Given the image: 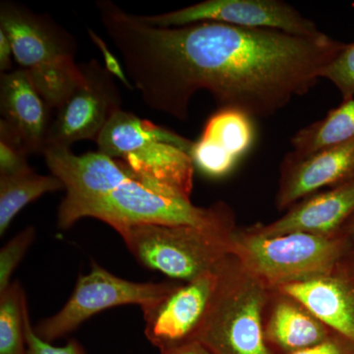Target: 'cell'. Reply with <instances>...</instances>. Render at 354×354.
<instances>
[{
	"mask_svg": "<svg viewBox=\"0 0 354 354\" xmlns=\"http://www.w3.org/2000/svg\"><path fill=\"white\" fill-rule=\"evenodd\" d=\"M14 53L12 44L3 30L0 29V71L1 73L12 71Z\"/></svg>",
	"mask_w": 354,
	"mask_h": 354,
	"instance_id": "cell-30",
	"label": "cell"
},
{
	"mask_svg": "<svg viewBox=\"0 0 354 354\" xmlns=\"http://www.w3.org/2000/svg\"><path fill=\"white\" fill-rule=\"evenodd\" d=\"M142 18L158 27L216 22L251 29L278 30L297 36L323 34L313 21L281 0H206L178 10Z\"/></svg>",
	"mask_w": 354,
	"mask_h": 354,
	"instance_id": "cell-12",
	"label": "cell"
},
{
	"mask_svg": "<svg viewBox=\"0 0 354 354\" xmlns=\"http://www.w3.org/2000/svg\"><path fill=\"white\" fill-rule=\"evenodd\" d=\"M322 78L334 84L344 102L354 99V43L346 44L342 53L324 70Z\"/></svg>",
	"mask_w": 354,
	"mask_h": 354,
	"instance_id": "cell-24",
	"label": "cell"
},
{
	"mask_svg": "<svg viewBox=\"0 0 354 354\" xmlns=\"http://www.w3.org/2000/svg\"><path fill=\"white\" fill-rule=\"evenodd\" d=\"M27 354H87L76 339H70L64 346H55L41 339L35 333L31 321L27 326Z\"/></svg>",
	"mask_w": 354,
	"mask_h": 354,
	"instance_id": "cell-26",
	"label": "cell"
},
{
	"mask_svg": "<svg viewBox=\"0 0 354 354\" xmlns=\"http://www.w3.org/2000/svg\"><path fill=\"white\" fill-rule=\"evenodd\" d=\"M171 354H212L208 349L202 346L199 342L189 344V346H184V348L178 349Z\"/></svg>",
	"mask_w": 354,
	"mask_h": 354,
	"instance_id": "cell-31",
	"label": "cell"
},
{
	"mask_svg": "<svg viewBox=\"0 0 354 354\" xmlns=\"http://www.w3.org/2000/svg\"><path fill=\"white\" fill-rule=\"evenodd\" d=\"M191 158L195 167L209 177L227 176L237 162L234 156L202 139L195 142Z\"/></svg>",
	"mask_w": 354,
	"mask_h": 354,
	"instance_id": "cell-23",
	"label": "cell"
},
{
	"mask_svg": "<svg viewBox=\"0 0 354 354\" xmlns=\"http://www.w3.org/2000/svg\"><path fill=\"white\" fill-rule=\"evenodd\" d=\"M28 158L23 149L0 133V176H14L32 169Z\"/></svg>",
	"mask_w": 354,
	"mask_h": 354,
	"instance_id": "cell-25",
	"label": "cell"
},
{
	"mask_svg": "<svg viewBox=\"0 0 354 354\" xmlns=\"http://www.w3.org/2000/svg\"><path fill=\"white\" fill-rule=\"evenodd\" d=\"M354 178V139L307 157L286 153L279 169L276 207L290 209L324 187Z\"/></svg>",
	"mask_w": 354,
	"mask_h": 354,
	"instance_id": "cell-14",
	"label": "cell"
},
{
	"mask_svg": "<svg viewBox=\"0 0 354 354\" xmlns=\"http://www.w3.org/2000/svg\"><path fill=\"white\" fill-rule=\"evenodd\" d=\"M85 80L53 114L46 148H71L83 140L97 141L122 104L114 77L95 58L80 64ZM44 149V150H46Z\"/></svg>",
	"mask_w": 354,
	"mask_h": 354,
	"instance_id": "cell-10",
	"label": "cell"
},
{
	"mask_svg": "<svg viewBox=\"0 0 354 354\" xmlns=\"http://www.w3.org/2000/svg\"><path fill=\"white\" fill-rule=\"evenodd\" d=\"M290 354H354V346L334 332L320 344Z\"/></svg>",
	"mask_w": 354,
	"mask_h": 354,
	"instance_id": "cell-28",
	"label": "cell"
},
{
	"mask_svg": "<svg viewBox=\"0 0 354 354\" xmlns=\"http://www.w3.org/2000/svg\"><path fill=\"white\" fill-rule=\"evenodd\" d=\"M62 189L64 185L57 177L41 176L34 169L0 176V235L6 234L11 221L28 204L46 193Z\"/></svg>",
	"mask_w": 354,
	"mask_h": 354,
	"instance_id": "cell-19",
	"label": "cell"
},
{
	"mask_svg": "<svg viewBox=\"0 0 354 354\" xmlns=\"http://www.w3.org/2000/svg\"><path fill=\"white\" fill-rule=\"evenodd\" d=\"M178 283H136L114 276L93 262L90 272L77 279L64 306L55 315L41 320L34 328L35 333L44 341H57L104 310L123 305H139L143 308L165 297Z\"/></svg>",
	"mask_w": 354,
	"mask_h": 354,
	"instance_id": "cell-8",
	"label": "cell"
},
{
	"mask_svg": "<svg viewBox=\"0 0 354 354\" xmlns=\"http://www.w3.org/2000/svg\"><path fill=\"white\" fill-rule=\"evenodd\" d=\"M263 330L272 354H290L320 344L333 330L304 304L271 288L263 312Z\"/></svg>",
	"mask_w": 354,
	"mask_h": 354,
	"instance_id": "cell-16",
	"label": "cell"
},
{
	"mask_svg": "<svg viewBox=\"0 0 354 354\" xmlns=\"http://www.w3.org/2000/svg\"><path fill=\"white\" fill-rule=\"evenodd\" d=\"M216 271L181 283L157 301L143 307L145 335L160 354L197 342L218 286Z\"/></svg>",
	"mask_w": 354,
	"mask_h": 354,
	"instance_id": "cell-11",
	"label": "cell"
},
{
	"mask_svg": "<svg viewBox=\"0 0 354 354\" xmlns=\"http://www.w3.org/2000/svg\"><path fill=\"white\" fill-rule=\"evenodd\" d=\"M234 230L141 223L118 232L140 265L186 283L215 271L230 254Z\"/></svg>",
	"mask_w": 354,
	"mask_h": 354,
	"instance_id": "cell-6",
	"label": "cell"
},
{
	"mask_svg": "<svg viewBox=\"0 0 354 354\" xmlns=\"http://www.w3.org/2000/svg\"><path fill=\"white\" fill-rule=\"evenodd\" d=\"M88 35L91 41L99 48V50H101L102 58H104V67H106L109 73L113 77H116L125 87L129 88V90H134L131 81L129 80L127 72H125L124 67L120 64L118 58L114 57L113 53L109 50L106 41L94 30L90 29V28L88 29Z\"/></svg>",
	"mask_w": 354,
	"mask_h": 354,
	"instance_id": "cell-27",
	"label": "cell"
},
{
	"mask_svg": "<svg viewBox=\"0 0 354 354\" xmlns=\"http://www.w3.org/2000/svg\"><path fill=\"white\" fill-rule=\"evenodd\" d=\"M354 215V178L317 192L293 205L278 220L247 227L260 236L302 232L316 235L339 234L346 221Z\"/></svg>",
	"mask_w": 354,
	"mask_h": 354,
	"instance_id": "cell-15",
	"label": "cell"
},
{
	"mask_svg": "<svg viewBox=\"0 0 354 354\" xmlns=\"http://www.w3.org/2000/svg\"><path fill=\"white\" fill-rule=\"evenodd\" d=\"M339 234L344 243V253L339 265L354 272V215L346 221Z\"/></svg>",
	"mask_w": 354,
	"mask_h": 354,
	"instance_id": "cell-29",
	"label": "cell"
},
{
	"mask_svg": "<svg viewBox=\"0 0 354 354\" xmlns=\"http://www.w3.org/2000/svg\"><path fill=\"white\" fill-rule=\"evenodd\" d=\"M230 252L255 278L270 288L325 276L341 263V234L293 232L264 237L246 227L230 235Z\"/></svg>",
	"mask_w": 354,
	"mask_h": 354,
	"instance_id": "cell-5",
	"label": "cell"
},
{
	"mask_svg": "<svg viewBox=\"0 0 354 354\" xmlns=\"http://www.w3.org/2000/svg\"><path fill=\"white\" fill-rule=\"evenodd\" d=\"M95 143L97 152L124 162L141 180L190 199L195 142L121 109Z\"/></svg>",
	"mask_w": 354,
	"mask_h": 354,
	"instance_id": "cell-3",
	"label": "cell"
},
{
	"mask_svg": "<svg viewBox=\"0 0 354 354\" xmlns=\"http://www.w3.org/2000/svg\"><path fill=\"white\" fill-rule=\"evenodd\" d=\"M299 300L354 346V272L342 265L325 276L278 288Z\"/></svg>",
	"mask_w": 354,
	"mask_h": 354,
	"instance_id": "cell-17",
	"label": "cell"
},
{
	"mask_svg": "<svg viewBox=\"0 0 354 354\" xmlns=\"http://www.w3.org/2000/svg\"><path fill=\"white\" fill-rule=\"evenodd\" d=\"M200 139L239 160L252 145L254 128L251 118L232 109H218L209 118Z\"/></svg>",
	"mask_w": 354,
	"mask_h": 354,
	"instance_id": "cell-21",
	"label": "cell"
},
{
	"mask_svg": "<svg viewBox=\"0 0 354 354\" xmlns=\"http://www.w3.org/2000/svg\"><path fill=\"white\" fill-rule=\"evenodd\" d=\"M0 133L28 156L44 153L55 111L19 67L0 74Z\"/></svg>",
	"mask_w": 354,
	"mask_h": 354,
	"instance_id": "cell-13",
	"label": "cell"
},
{
	"mask_svg": "<svg viewBox=\"0 0 354 354\" xmlns=\"http://www.w3.org/2000/svg\"><path fill=\"white\" fill-rule=\"evenodd\" d=\"M95 6L142 101L180 121L199 91L218 109L274 115L307 94L346 44L324 32L304 37L216 22L158 27L111 0Z\"/></svg>",
	"mask_w": 354,
	"mask_h": 354,
	"instance_id": "cell-1",
	"label": "cell"
},
{
	"mask_svg": "<svg viewBox=\"0 0 354 354\" xmlns=\"http://www.w3.org/2000/svg\"><path fill=\"white\" fill-rule=\"evenodd\" d=\"M53 176L66 190L57 214V225L68 230L81 218H88L95 203L106 196L130 174L124 162L100 152L77 156L71 148L50 147L43 153Z\"/></svg>",
	"mask_w": 354,
	"mask_h": 354,
	"instance_id": "cell-9",
	"label": "cell"
},
{
	"mask_svg": "<svg viewBox=\"0 0 354 354\" xmlns=\"http://www.w3.org/2000/svg\"><path fill=\"white\" fill-rule=\"evenodd\" d=\"M36 236V230L32 225L25 227L15 235L0 250V293L12 283L11 278L17 266L24 258Z\"/></svg>",
	"mask_w": 354,
	"mask_h": 354,
	"instance_id": "cell-22",
	"label": "cell"
},
{
	"mask_svg": "<svg viewBox=\"0 0 354 354\" xmlns=\"http://www.w3.org/2000/svg\"><path fill=\"white\" fill-rule=\"evenodd\" d=\"M88 218L104 221L116 232L141 223L223 230L237 227L234 211L225 202H216L207 208L197 207L189 198L145 183L131 171L122 183L95 203Z\"/></svg>",
	"mask_w": 354,
	"mask_h": 354,
	"instance_id": "cell-7",
	"label": "cell"
},
{
	"mask_svg": "<svg viewBox=\"0 0 354 354\" xmlns=\"http://www.w3.org/2000/svg\"><path fill=\"white\" fill-rule=\"evenodd\" d=\"M353 139L354 99L342 102L341 106L329 111L323 120L295 133L290 140V153L297 157H307Z\"/></svg>",
	"mask_w": 354,
	"mask_h": 354,
	"instance_id": "cell-18",
	"label": "cell"
},
{
	"mask_svg": "<svg viewBox=\"0 0 354 354\" xmlns=\"http://www.w3.org/2000/svg\"><path fill=\"white\" fill-rule=\"evenodd\" d=\"M0 29L12 44L16 64L27 72L53 111L85 80L80 64H76L75 37L48 14L2 0Z\"/></svg>",
	"mask_w": 354,
	"mask_h": 354,
	"instance_id": "cell-2",
	"label": "cell"
},
{
	"mask_svg": "<svg viewBox=\"0 0 354 354\" xmlns=\"http://www.w3.org/2000/svg\"><path fill=\"white\" fill-rule=\"evenodd\" d=\"M216 271L218 286L197 342L212 354H272L263 330L271 288L232 254Z\"/></svg>",
	"mask_w": 354,
	"mask_h": 354,
	"instance_id": "cell-4",
	"label": "cell"
},
{
	"mask_svg": "<svg viewBox=\"0 0 354 354\" xmlns=\"http://www.w3.org/2000/svg\"><path fill=\"white\" fill-rule=\"evenodd\" d=\"M27 297L18 281L0 293V354H27Z\"/></svg>",
	"mask_w": 354,
	"mask_h": 354,
	"instance_id": "cell-20",
	"label": "cell"
}]
</instances>
